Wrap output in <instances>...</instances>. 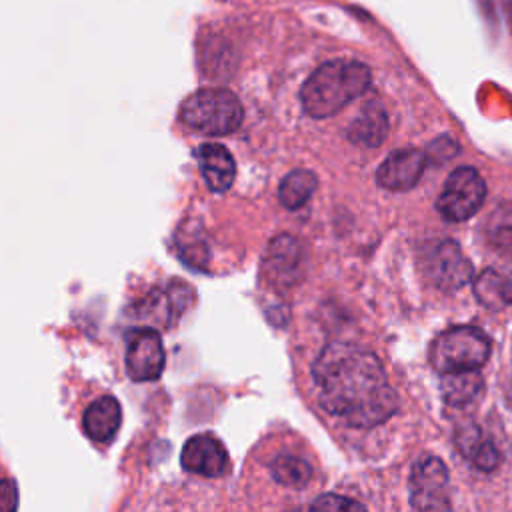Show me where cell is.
<instances>
[{
  "label": "cell",
  "instance_id": "cell-1",
  "mask_svg": "<svg viewBox=\"0 0 512 512\" xmlns=\"http://www.w3.org/2000/svg\"><path fill=\"white\" fill-rule=\"evenodd\" d=\"M320 406L354 428L386 422L398 408L378 356L352 342L326 344L312 364Z\"/></svg>",
  "mask_w": 512,
  "mask_h": 512
},
{
  "label": "cell",
  "instance_id": "cell-2",
  "mask_svg": "<svg viewBox=\"0 0 512 512\" xmlns=\"http://www.w3.org/2000/svg\"><path fill=\"white\" fill-rule=\"evenodd\" d=\"M370 86V70L356 60H330L316 68L300 90V102L308 116L328 118Z\"/></svg>",
  "mask_w": 512,
  "mask_h": 512
},
{
  "label": "cell",
  "instance_id": "cell-3",
  "mask_svg": "<svg viewBox=\"0 0 512 512\" xmlns=\"http://www.w3.org/2000/svg\"><path fill=\"white\" fill-rule=\"evenodd\" d=\"M242 118L240 100L226 88H200L180 104V120L194 132L208 136L234 132Z\"/></svg>",
  "mask_w": 512,
  "mask_h": 512
},
{
  "label": "cell",
  "instance_id": "cell-4",
  "mask_svg": "<svg viewBox=\"0 0 512 512\" xmlns=\"http://www.w3.org/2000/svg\"><path fill=\"white\" fill-rule=\"evenodd\" d=\"M490 356V340L476 326L444 330L430 346V364L436 372L478 370Z\"/></svg>",
  "mask_w": 512,
  "mask_h": 512
},
{
  "label": "cell",
  "instance_id": "cell-5",
  "mask_svg": "<svg viewBox=\"0 0 512 512\" xmlns=\"http://www.w3.org/2000/svg\"><path fill=\"white\" fill-rule=\"evenodd\" d=\"M486 184L476 168L460 166L444 182L436 200L438 214L448 222L468 220L484 204Z\"/></svg>",
  "mask_w": 512,
  "mask_h": 512
},
{
  "label": "cell",
  "instance_id": "cell-6",
  "mask_svg": "<svg viewBox=\"0 0 512 512\" xmlns=\"http://www.w3.org/2000/svg\"><path fill=\"white\" fill-rule=\"evenodd\" d=\"M422 272L428 282L440 290H456L472 278V262L462 248L450 240L432 242L422 254Z\"/></svg>",
  "mask_w": 512,
  "mask_h": 512
},
{
  "label": "cell",
  "instance_id": "cell-7",
  "mask_svg": "<svg viewBox=\"0 0 512 512\" xmlns=\"http://www.w3.org/2000/svg\"><path fill=\"white\" fill-rule=\"evenodd\" d=\"M410 504L416 510H448V470L436 456H422L410 472Z\"/></svg>",
  "mask_w": 512,
  "mask_h": 512
},
{
  "label": "cell",
  "instance_id": "cell-8",
  "mask_svg": "<svg viewBox=\"0 0 512 512\" xmlns=\"http://www.w3.org/2000/svg\"><path fill=\"white\" fill-rule=\"evenodd\" d=\"M164 346L158 330L144 326L134 328L126 336V372L134 382H150L160 378L164 370Z\"/></svg>",
  "mask_w": 512,
  "mask_h": 512
},
{
  "label": "cell",
  "instance_id": "cell-9",
  "mask_svg": "<svg viewBox=\"0 0 512 512\" xmlns=\"http://www.w3.org/2000/svg\"><path fill=\"white\" fill-rule=\"evenodd\" d=\"M426 154L418 148L394 150L376 170V182L394 192L410 190L422 176L426 168Z\"/></svg>",
  "mask_w": 512,
  "mask_h": 512
},
{
  "label": "cell",
  "instance_id": "cell-10",
  "mask_svg": "<svg viewBox=\"0 0 512 512\" xmlns=\"http://www.w3.org/2000/svg\"><path fill=\"white\" fill-rule=\"evenodd\" d=\"M180 462L188 472L216 478L222 476L228 468V452L216 436L202 432L186 440Z\"/></svg>",
  "mask_w": 512,
  "mask_h": 512
},
{
  "label": "cell",
  "instance_id": "cell-11",
  "mask_svg": "<svg viewBox=\"0 0 512 512\" xmlns=\"http://www.w3.org/2000/svg\"><path fill=\"white\" fill-rule=\"evenodd\" d=\"M302 246L294 236H276L264 254V272L278 286H292L302 276Z\"/></svg>",
  "mask_w": 512,
  "mask_h": 512
},
{
  "label": "cell",
  "instance_id": "cell-12",
  "mask_svg": "<svg viewBox=\"0 0 512 512\" xmlns=\"http://www.w3.org/2000/svg\"><path fill=\"white\" fill-rule=\"evenodd\" d=\"M190 302V286L182 280L170 286L154 288L140 304V314L154 326H170L186 310Z\"/></svg>",
  "mask_w": 512,
  "mask_h": 512
},
{
  "label": "cell",
  "instance_id": "cell-13",
  "mask_svg": "<svg viewBox=\"0 0 512 512\" xmlns=\"http://www.w3.org/2000/svg\"><path fill=\"white\" fill-rule=\"evenodd\" d=\"M196 158L204 182L212 192L222 194L232 186L236 178V162L224 144L204 142L198 146Z\"/></svg>",
  "mask_w": 512,
  "mask_h": 512
},
{
  "label": "cell",
  "instance_id": "cell-14",
  "mask_svg": "<svg viewBox=\"0 0 512 512\" xmlns=\"http://www.w3.org/2000/svg\"><path fill=\"white\" fill-rule=\"evenodd\" d=\"M122 424V408L114 396L94 400L82 416V428L94 442H108L114 438Z\"/></svg>",
  "mask_w": 512,
  "mask_h": 512
},
{
  "label": "cell",
  "instance_id": "cell-15",
  "mask_svg": "<svg viewBox=\"0 0 512 512\" xmlns=\"http://www.w3.org/2000/svg\"><path fill=\"white\" fill-rule=\"evenodd\" d=\"M454 442L460 454L484 472L494 470L500 462V452L496 450L494 442L488 436H484V432L476 424L468 422L458 426L454 434Z\"/></svg>",
  "mask_w": 512,
  "mask_h": 512
},
{
  "label": "cell",
  "instance_id": "cell-16",
  "mask_svg": "<svg viewBox=\"0 0 512 512\" xmlns=\"http://www.w3.org/2000/svg\"><path fill=\"white\" fill-rule=\"evenodd\" d=\"M388 136V116L378 102L366 104L348 126V138L364 148H376Z\"/></svg>",
  "mask_w": 512,
  "mask_h": 512
},
{
  "label": "cell",
  "instance_id": "cell-17",
  "mask_svg": "<svg viewBox=\"0 0 512 512\" xmlns=\"http://www.w3.org/2000/svg\"><path fill=\"white\" fill-rule=\"evenodd\" d=\"M484 390V380L478 370H458L446 372L440 380V394L448 406L462 408L480 398Z\"/></svg>",
  "mask_w": 512,
  "mask_h": 512
},
{
  "label": "cell",
  "instance_id": "cell-18",
  "mask_svg": "<svg viewBox=\"0 0 512 512\" xmlns=\"http://www.w3.org/2000/svg\"><path fill=\"white\" fill-rule=\"evenodd\" d=\"M474 294L482 306L500 310L512 304V274L496 268H486L474 280Z\"/></svg>",
  "mask_w": 512,
  "mask_h": 512
},
{
  "label": "cell",
  "instance_id": "cell-19",
  "mask_svg": "<svg viewBox=\"0 0 512 512\" xmlns=\"http://www.w3.org/2000/svg\"><path fill=\"white\" fill-rule=\"evenodd\" d=\"M486 242L504 258L512 260V202L498 204L484 222Z\"/></svg>",
  "mask_w": 512,
  "mask_h": 512
},
{
  "label": "cell",
  "instance_id": "cell-20",
  "mask_svg": "<svg viewBox=\"0 0 512 512\" xmlns=\"http://www.w3.org/2000/svg\"><path fill=\"white\" fill-rule=\"evenodd\" d=\"M316 186H318V178L314 176V172L296 168L282 178L278 186V200L284 208L296 210L310 200Z\"/></svg>",
  "mask_w": 512,
  "mask_h": 512
},
{
  "label": "cell",
  "instance_id": "cell-21",
  "mask_svg": "<svg viewBox=\"0 0 512 512\" xmlns=\"http://www.w3.org/2000/svg\"><path fill=\"white\" fill-rule=\"evenodd\" d=\"M272 478L288 488H302L310 482L314 470L312 464L308 460H304L302 456L296 454H280L272 460L270 466Z\"/></svg>",
  "mask_w": 512,
  "mask_h": 512
},
{
  "label": "cell",
  "instance_id": "cell-22",
  "mask_svg": "<svg viewBox=\"0 0 512 512\" xmlns=\"http://www.w3.org/2000/svg\"><path fill=\"white\" fill-rule=\"evenodd\" d=\"M312 508H322V510H350V508H364L360 502H354L346 496H336V494H324L312 502Z\"/></svg>",
  "mask_w": 512,
  "mask_h": 512
},
{
  "label": "cell",
  "instance_id": "cell-23",
  "mask_svg": "<svg viewBox=\"0 0 512 512\" xmlns=\"http://www.w3.org/2000/svg\"><path fill=\"white\" fill-rule=\"evenodd\" d=\"M14 496H16V486H14V482L10 478H6L2 482V508L4 510L12 512L16 508V498Z\"/></svg>",
  "mask_w": 512,
  "mask_h": 512
},
{
  "label": "cell",
  "instance_id": "cell-24",
  "mask_svg": "<svg viewBox=\"0 0 512 512\" xmlns=\"http://www.w3.org/2000/svg\"><path fill=\"white\" fill-rule=\"evenodd\" d=\"M506 398H508V404L512 406V380H510V384H508V388H506Z\"/></svg>",
  "mask_w": 512,
  "mask_h": 512
}]
</instances>
